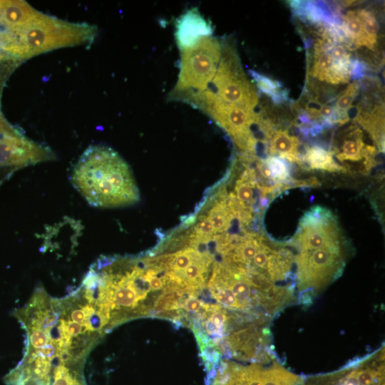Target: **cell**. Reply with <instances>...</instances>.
Returning <instances> with one entry per match:
<instances>
[{
	"label": "cell",
	"mask_w": 385,
	"mask_h": 385,
	"mask_svg": "<svg viewBox=\"0 0 385 385\" xmlns=\"http://www.w3.org/2000/svg\"><path fill=\"white\" fill-rule=\"evenodd\" d=\"M76 190L92 206L128 205L138 200V190L127 163L112 148L89 146L72 173Z\"/></svg>",
	"instance_id": "1"
},
{
	"label": "cell",
	"mask_w": 385,
	"mask_h": 385,
	"mask_svg": "<svg viewBox=\"0 0 385 385\" xmlns=\"http://www.w3.org/2000/svg\"><path fill=\"white\" fill-rule=\"evenodd\" d=\"M94 26L71 23L40 11L24 24L0 29V49L19 58L63 47L91 43L96 35Z\"/></svg>",
	"instance_id": "2"
},
{
	"label": "cell",
	"mask_w": 385,
	"mask_h": 385,
	"mask_svg": "<svg viewBox=\"0 0 385 385\" xmlns=\"http://www.w3.org/2000/svg\"><path fill=\"white\" fill-rule=\"evenodd\" d=\"M343 243L298 251L295 260L299 295H316L342 274L345 263Z\"/></svg>",
	"instance_id": "3"
},
{
	"label": "cell",
	"mask_w": 385,
	"mask_h": 385,
	"mask_svg": "<svg viewBox=\"0 0 385 385\" xmlns=\"http://www.w3.org/2000/svg\"><path fill=\"white\" fill-rule=\"evenodd\" d=\"M180 71L176 89L205 91L213 79L221 58V45L211 36L200 38L192 46L181 49Z\"/></svg>",
	"instance_id": "4"
},
{
	"label": "cell",
	"mask_w": 385,
	"mask_h": 385,
	"mask_svg": "<svg viewBox=\"0 0 385 385\" xmlns=\"http://www.w3.org/2000/svg\"><path fill=\"white\" fill-rule=\"evenodd\" d=\"M212 117L232 137L239 147L253 150L256 139L251 132V125L258 120L254 111L246 110L227 103L209 91L196 93L191 99Z\"/></svg>",
	"instance_id": "5"
},
{
	"label": "cell",
	"mask_w": 385,
	"mask_h": 385,
	"mask_svg": "<svg viewBox=\"0 0 385 385\" xmlns=\"http://www.w3.org/2000/svg\"><path fill=\"white\" fill-rule=\"evenodd\" d=\"M214 90H207L222 101L246 110L254 111L257 92L248 81L231 49H225L212 80Z\"/></svg>",
	"instance_id": "6"
},
{
	"label": "cell",
	"mask_w": 385,
	"mask_h": 385,
	"mask_svg": "<svg viewBox=\"0 0 385 385\" xmlns=\"http://www.w3.org/2000/svg\"><path fill=\"white\" fill-rule=\"evenodd\" d=\"M51 157L48 148L28 139L11 125L0 131V166H26Z\"/></svg>",
	"instance_id": "7"
},
{
	"label": "cell",
	"mask_w": 385,
	"mask_h": 385,
	"mask_svg": "<svg viewBox=\"0 0 385 385\" xmlns=\"http://www.w3.org/2000/svg\"><path fill=\"white\" fill-rule=\"evenodd\" d=\"M265 369L259 364L242 366L222 362L214 385H264Z\"/></svg>",
	"instance_id": "8"
},
{
	"label": "cell",
	"mask_w": 385,
	"mask_h": 385,
	"mask_svg": "<svg viewBox=\"0 0 385 385\" xmlns=\"http://www.w3.org/2000/svg\"><path fill=\"white\" fill-rule=\"evenodd\" d=\"M211 33L210 24L194 9L181 16L176 24L175 36L180 49L192 46L200 38L208 36Z\"/></svg>",
	"instance_id": "9"
},
{
	"label": "cell",
	"mask_w": 385,
	"mask_h": 385,
	"mask_svg": "<svg viewBox=\"0 0 385 385\" xmlns=\"http://www.w3.org/2000/svg\"><path fill=\"white\" fill-rule=\"evenodd\" d=\"M290 6L293 12L300 19L312 24H318L324 28L342 24L338 15L332 11L324 3L307 1H292Z\"/></svg>",
	"instance_id": "10"
},
{
	"label": "cell",
	"mask_w": 385,
	"mask_h": 385,
	"mask_svg": "<svg viewBox=\"0 0 385 385\" xmlns=\"http://www.w3.org/2000/svg\"><path fill=\"white\" fill-rule=\"evenodd\" d=\"M37 11L25 1H0V29L21 26Z\"/></svg>",
	"instance_id": "11"
},
{
	"label": "cell",
	"mask_w": 385,
	"mask_h": 385,
	"mask_svg": "<svg viewBox=\"0 0 385 385\" xmlns=\"http://www.w3.org/2000/svg\"><path fill=\"white\" fill-rule=\"evenodd\" d=\"M298 146L297 138L279 130L274 132L270 141V153L296 162L299 159Z\"/></svg>",
	"instance_id": "12"
},
{
	"label": "cell",
	"mask_w": 385,
	"mask_h": 385,
	"mask_svg": "<svg viewBox=\"0 0 385 385\" xmlns=\"http://www.w3.org/2000/svg\"><path fill=\"white\" fill-rule=\"evenodd\" d=\"M342 23L349 42L356 46H366L369 48L363 25L355 11L350 10L342 15Z\"/></svg>",
	"instance_id": "13"
},
{
	"label": "cell",
	"mask_w": 385,
	"mask_h": 385,
	"mask_svg": "<svg viewBox=\"0 0 385 385\" xmlns=\"http://www.w3.org/2000/svg\"><path fill=\"white\" fill-rule=\"evenodd\" d=\"M366 154L361 131L356 129L345 139L336 156L340 161H359Z\"/></svg>",
	"instance_id": "14"
},
{
	"label": "cell",
	"mask_w": 385,
	"mask_h": 385,
	"mask_svg": "<svg viewBox=\"0 0 385 385\" xmlns=\"http://www.w3.org/2000/svg\"><path fill=\"white\" fill-rule=\"evenodd\" d=\"M250 73L255 81L258 88L269 96L274 103L279 104L287 100L288 91L283 88L279 81L253 71H250Z\"/></svg>",
	"instance_id": "15"
},
{
	"label": "cell",
	"mask_w": 385,
	"mask_h": 385,
	"mask_svg": "<svg viewBox=\"0 0 385 385\" xmlns=\"http://www.w3.org/2000/svg\"><path fill=\"white\" fill-rule=\"evenodd\" d=\"M305 158L313 169L334 171L339 168L331 153L319 146L309 148Z\"/></svg>",
	"instance_id": "16"
},
{
	"label": "cell",
	"mask_w": 385,
	"mask_h": 385,
	"mask_svg": "<svg viewBox=\"0 0 385 385\" xmlns=\"http://www.w3.org/2000/svg\"><path fill=\"white\" fill-rule=\"evenodd\" d=\"M359 85L356 81L350 83L342 94L337 98L334 108L337 123H345L349 120L348 111L356 97Z\"/></svg>",
	"instance_id": "17"
},
{
	"label": "cell",
	"mask_w": 385,
	"mask_h": 385,
	"mask_svg": "<svg viewBox=\"0 0 385 385\" xmlns=\"http://www.w3.org/2000/svg\"><path fill=\"white\" fill-rule=\"evenodd\" d=\"M301 379L275 363L265 368L264 385H297Z\"/></svg>",
	"instance_id": "18"
},
{
	"label": "cell",
	"mask_w": 385,
	"mask_h": 385,
	"mask_svg": "<svg viewBox=\"0 0 385 385\" xmlns=\"http://www.w3.org/2000/svg\"><path fill=\"white\" fill-rule=\"evenodd\" d=\"M359 122L379 140V133L384 135V106H376L371 113H360L357 117Z\"/></svg>",
	"instance_id": "19"
},
{
	"label": "cell",
	"mask_w": 385,
	"mask_h": 385,
	"mask_svg": "<svg viewBox=\"0 0 385 385\" xmlns=\"http://www.w3.org/2000/svg\"><path fill=\"white\" fill-rule=\"evenodd\" d=\"M356 13L363 25L369 49H372L376 43L377 33L379 29V24L374 14L366 9H360Z\"/></svg>",
	"instance_id": "20"
},
{
	"label": "cell",
	"mask_w": 385,
	"mask_h": 385,
	"mask_svg": "<svg viewBox=\"0 0 385 385\" xmlns=\"http://www.w3.org/2000/svg\"><path fill=\"white\" fill-rule=\"evenodd\" d=\"M265 163L271 173L272 179L284 180L289 176L288 168L281 158L271 156Z\"/></svg>",
	"instance_id": "21"
},
{
	"label": "cell",
	"mask_w": 385,
	"mask_h": 385,
	"mask_svg": "<svg viewBox=\"0 0 385 385\" xmlns=\"http://www.w3.org/2000/svg\"><path fill=\"white\" fill-rule=\"evenodd\" d=\"M209 220L213 227L214 232H220L226 228L229 218L225 209L220 207L210 212Z\"/></svg>",
	"instance_id": "22"
},
{
	"label": "cell",
	"mask_w": 385,
	"mask_h": 385,
	"mask_svg": "<svg viewBox=\"0 0 385 385\" xmlns=\"http://www.w3.org/2000/svg\"><path fill=\"white\" fill-rule=\"evenodd\" d=\"M237 197L241 202H251L254 197L253 187L250 183L240 182L235 188Z\"/></svg>",
	"instance_id": "23"
},
{
	"label": "cell",
	"mask_w": 385,
	"mask_h": 385,
	"mask_svg": "<svg viewBox=\"0 0 385 385\" xmlns=\"http://www.w3.org/2000/svg\"><path fill=\"white\" fill-rule=\"evenodd\" d=\"M197 226L198 232L202 235H209L214 232L213 227L209 219L201 220Z\"/></svg>",
	"instance_id": "24"
}]
</instances>
